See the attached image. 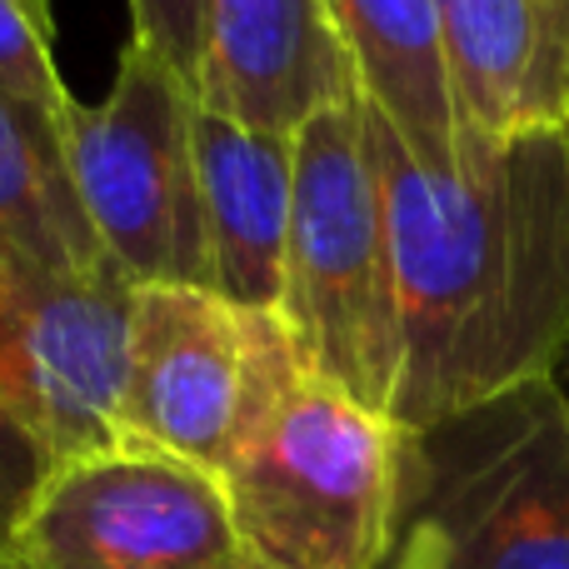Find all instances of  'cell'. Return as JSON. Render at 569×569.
<instances>
[{
    "label": "cell",
    "mask_w": 569,
    "mask_h": 569,
    "mask_svg": "<svg viewBox=\"0 0 569 569\" xmlns=\"http://www.w3.org/2000/svg\"><path fill=\"white\" fill-rule=\"evenodd\" d=\"M365 130L400 310L390 420L420 435L555 380L569 355V126L505 140L460 130L455 170L420 166L370 106Z\"/></svg>",
    "instance_id": "1"
},
{
    "label": "cell",
    "mask_w": 569,
    "mask_h": 569,
    "mask_svg": "<svg viewBox=\"0 0 569 569\" xmlns=\"http://www.w3.org/2000/svg\"><path fill=\"white\" fill-rule=\"evenodd\" d=\"M256 569H385L400 540L405 430L300 375L220 470Z\"/></svg>",
    "instance_id": "2"
},
{
    "label": "cell",
    "mask_w": 569,
    "mask_h": 569,
    "mask_svg": "<svg viewBox=\"0 0 569 569\" xmlns=\"http://www.w3.org/2000/svg\"><path fill=\"white\" fill-rule=\"evenodd\" d=\"M280 320L305 375L390 415L400 385V310L365 100L330 106L295 130Z\"/></svg>",
    "instance_id": "3"
},
{
    "label": "cell",
    "mask_w": 569,
    "mask_h": 569,
    "mask_svg": "<svg viewBox=\"0 0 569 569\" xmlns=\"http://www.w3.org/2000/svg\"><path fill=\"white\" fill-rule=\"evenodd\" d=\"M420 569H569V395L535 380L405 435L400 540Z\"/></svg>",
    "instance_id": "4"
},
{
    "label": "cell",
    "mask_w": 569,
    "mask_h": 569,
    "mask_svg": "<svg viewBox=\"0 0 569 569\" xmlns=\"http://www.w3.org/2000/svg\"><path fill=\"white\" fill-rule=\"evenodd\" d=\"M300 375L280 310H250L210 284H136L116 440L220 475Z\"/></svg>",
    "instance_id": "5"
},
{
    "label": "cell",
    "mask_w": 569,
    "mask_h": 569,
    "mask_svg": "<svg viewBox=\"0 0 569 569\" xmlns=\"http://www.w3.org/2000/svg\"><path fill=\"white\" fill-rule=\"evenodd\" d=\"M196 116V90L126 40L106 100H70L60 120L86 220L130 284H210Z\"/></svg>",
    "instance_id": "6"
},
{
    "label": "cell",
    "mask_w": 569,
    "mask_h": 569,
    "mask_svg": "<svg viewBox=\"0 0 569 569\" xmlns=\"http://www.w3.org/2000/svg\"><path fill=\"white\" fill-rule=\"evenodd\" d=\"M6 569H246L220 475L150 445L56 460Z\"/></svg>",
    "instance_id": "7"
},
{
    "label": "cell",
    "mask_w": 569,
    "mask_h": 569,
    "mask_svg": "<svg viewBox=\"0 0 569 569\" xmlns=\"http://www.w3.org/2000/svg\"><path fill=\"white\" fill-rule=\"evenodd\" d=\"M130 290L120 270L60 280L0 256V400L56 460L116 445Z\"/></svg>",
    "instance_id": "8"
},
{
    "label": "cell",
    "mask_w": 569,
    "mask_h": 569,
    "mask_svg": "<svg viewBox=\"0 0 569 569\" xmlns=\"http://www.w3.org/2000/svg\"><path fill=\"white\" fill-rule=\"evenodd\" d=\"M200 110L295 136L320 110L360 100L325 0H210L196 76Z\"/></svg>",
    "instance_id": "9"
},
{
    "label": "cell",
    "mask_w": 569,
    "mask_h": 569,
    "mask_svg": "<svg viewBox=\"0 0 569 569\" xmlns=\"http://www.w3.org/2000/svg\"><path fill=\"white\" fill-rule=\"evenodd\" d=\"M460 130L569 126V0H435Z\"/></svg>",
    "instance_id": "10"
},
{
    "label": "cell",
    "mask_w": 569,
    "mask_h": 569,
    "mask_svg": "<svg viewBox=\"0 0 569 569\" xmlns=\"http://www.w3.org/2000/svg\"><path fill=\"white\" fill-rule=\"evenodd\" d=\"M210 290L250 310H280L295 206V136H270L210 110L196 116Z\"/></svg>",
    "instance_id": "11"
},
{
    "label": "cell",
    "mask_w": 569,
    "mask_h": 569,
    "mask_svg": "<svg viewBox=\"0 0 569 569\" xmlns=\"http://www.w3.org/2000/svg\"><path fill=\"white\" fill-rule=\"evenodd\" d=\"M360 96L420 166H460V106L435 0H325Z\"/></svg>",
    "instance_id": "12"
},
{
    "label": "cell",
    "mask_w": 569,
    "mask_h": 569,
    "mask_svg": "<svg viewBox=\"0 0 569 569\" xmlns=\"http://www.w3.org/2000/svg\"><path fill=\"white\" fill-rule=\"evenodd\" d=\"M60 120L0 96V256L60 280L106 276L116 266L76 196Z\"/></svg>",
    "instance_id": "13"
},
{
    "label": "cell",
    "mask_w": 569,
    "mask_h": 569,
    "mask_svg": "<svg viewBox=\"0 0 569 569\" xmlns=\"http://www.w3.org/2000/svg\"><path fill=\"white\" fill-rule=\"evenodd\" d=\"M50 36L56 26L36 16L30 0H0V96L60 120L76 96L56 70Z\"/></svg>",
    "instance_id": "14"
},
{
    "label": "cell",
    "mask_w": 569,
    "mask_h": 569,
    "mask_svg": "<svg viewBox=\"0 0 569 569\" xmlns=\"http://www.w3.org/2000/svg\"><path fill=\"white\" fill-rule=\"evenodd\" d=\"M206 16L210 0H130V40L156 60H166L196 90L200 50H206Z\"/></svg>",
    "instance_id": "15"
},
{
    "label": "cell",
    "mask_w": 569,
    "mask_h": 569,
    "mask_svg": "<svg viewBox=\"0 0 569 569\" xmlns=\"http://www.w3.org/2000/svg\"><path fill=\"white\" fill-rule=\"evenodd\" d=\"M50 470H56V455L46 450V440L0 400V560H6L10 535Z\"/></svg>",
    "instance_id": "16"
},
{
    "label": "cell",
    "mask_w": 569,
    "mask_h": 569,
    "mask_svg": "<svg viewBox=\"0 0 569 569\" xmlns=\"http://www.w3.org/2000/svg\"><path fill=\"white\" fill-rule=\"evenodd\" d=\"M390 560H395V569H420V560H415V555H410V550H395V555H390Z\"/></svg>",
    "instance_id": "17"
},
{
    "label": "cell",
    "mask_w": 569,
    "mask_h": 569,
    "mask_svg": "<svg viewBox=\"0 0 569 569\" xmlns=\"http://www.w3.org/2000/svg\"><path fill=\"white\" fill-rule=\"evenodd\" d=\"M30 10H36L40 20H50V0H30ZM50 26H56V20H50Z\"/></svg>",
    "instance_id": "18"
},
{
    "label": "cell",
    "mask_w": 569,
    "mask_h": 569,
    "mask_svg": "<svg viewBox=\"0 0 569 569\" xmlns=\"http://www.w3.org/2000/svg\"><path fill=\"white\" fill-rule=\"evenodd\" d=\"M0 569H6V565H0ZM246 569H256V565H246Z\"/></svg>",
    "instance_id": "19"
}]
</instances>
